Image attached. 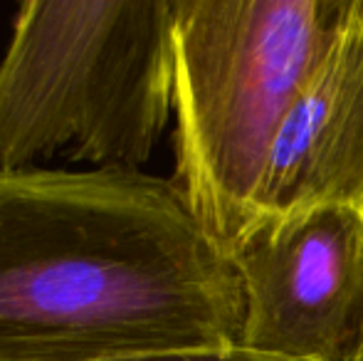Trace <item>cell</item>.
<instances>
[{
	"instance_id": "obj_1",
	"label": "cell",
	"mask_w": 363,
	"mask_h": 361,
	"mask_svg": "<svg viewBox=\"0 0 363 361\" xmlns=\"http://www.w3.org/2000/svg\"><path fill=\"white\" fill-rule=\"evenodd\" d=\"M242 287L173 181L0 169V361H230Z\"/></svg>"
},
{
	"instance_id": "obj_5",
	"label": "cell",
	"mask_w": 363,
	"mask_h": 361,
	"mask_svg": "<svg viewBox=\"0 0 363 361\" xmlns=\"http://www.w3.org/2000/svg\"><path fill=\"white\" fill-rule=\"evenodd\" d=\"M326 206L363 213V0L339 5L279 126L257 223Z\"/></svg>"
},
{
	"instance_id": "obj_3",
	"label": "cell",
	"mask_w": 363,
	"mask_h": 361,
	"mask_svg": "<svg viewBox=\"0 0 363 361\" xmlns=\"http://www.w3.org/2000/svg\"><path fill=\"white\" fill-rule=\"evenodd\" d=\"M173 119V0H28L0 62V169H139Z\"/></svg>"
},
{
	"instance_id": "obj_2",
	"label": "cell",
	"mask_w": 363,
	"mask_h": 361,
	"mask_svg": "<svg viewBox=\"0 0 363 361\" xmlns=\"http://www.w3.org/2000/svg\"><path fill=\"white\" fill-rule=\"evenodd\" d=\"M339 0H173L176 183L233 260Z\"/></svg>"
},
{
	"instance_id": "obj_6",
	"label": "cell",
	"mask_w": 363,
	"mask_h": 361,
	"mask_svg": "<svg viewBox=\"0 0 363 361\" xmlns=\"http://www.w3.org/2000/svg\"><path fill=\"white\" fill-rule=\"evenodd\" d=\"M230 361H252V359H247V357H240V359H230Z\"/></svg>"
},
{
	"instance_id": "obj_7",
	"label": "cell",
	"mask_w": 363,
	"mask_h": 361,
	"mask_svg": "<svg viewBox=\"0 0 363 361\" xmlns=\"http://www.w3.org/2000/svg\"><path fill=\"white\" fill-rule=\"evenodd\" d=\"M349 361H363V354H359V357H354V359H349Z\"/></svg>"
},
{
	"instance_id": "obj_4",
	"label": "cell",
	"mask_w": 363,
	"mask_h": 361,
	"mask_svg": "<svg viewBox=\"0 0 363 361\" xmlns=\"http://www.w3.org/2000/svg\"><path fill=\"white\" fill-rule=\"evenodd\" d=\"M240 352L252 361L363 354V213L326 206L259 221L233 255Z\"/></svg>"
}]
</instances>
